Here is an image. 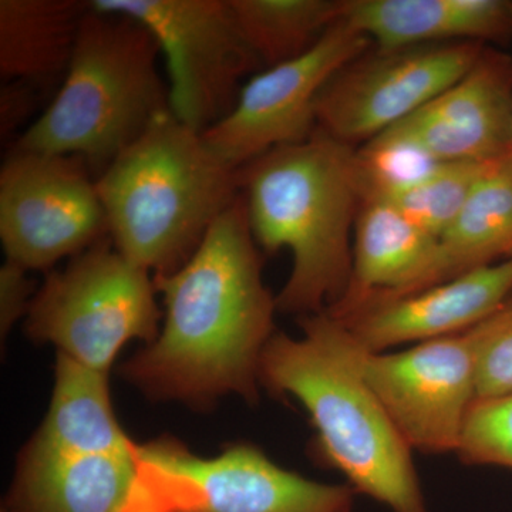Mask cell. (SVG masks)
I'll list each match as a JSON object with an SVG mask.
<instances>
[{"label": "cell", "mask_w": 512, "mask_h": 512, "mask_svg": "<svg viewBox=\"0 0 512 512\" xmlns=\"http://www.w3.org/2000/svg\"><path fill=\"white\" fill-rule=\"evenodd\" d=\"M256 245L239 194L180 269L153 276L164 326L121 367L128 382L150 399L197 409L227 394L258 403L259 362L278 309Z\"/></svg>", "instance_id": "1"}, {"label": "cell", "mask_w": 512, "mask_h": 512, "mask_svg": "<svg viewBox=\"0 0 512 512\" xmlns=\"http://www.w3.org/2000/svg\"><path fill=\"white\" fill-rule=\"evenodd\" d=\"M303 335L274 333L259 362V383L295 397L318 430L323 458L356 493L393 512H429L413 450L363 373L367 350L328 312L299 318Z\"/></svg>", "instance_id": "2"}, {"label": "cell", "mask_w": 512, "mask_h": 512, "mask_svg": "<svg viewBox=\"0 0 512 512\" xmlns=\"http://www.w3.org/2000/svg\"><path fill=\"white\" fill-rule=\"evenodd\" d=\"M356 150L316 128L308 140L274 148L238 170L256 244L268 254H292L291 275L275 296L278 312L316 315L348 289L365 200Z\"/></svg>", "instance_id": "3"}, {"label": "cell", "mask_w": 512, "mask_h": 512, "mask_svg": "<svg viewBox=\"0 0 512 512\" xmlns=\"http://www.w3.org/2000/svg\"><path fill=\"white\" fill-rule=\"evenodd\" d=\"M96 187L114 248L154 275L180 269L241 194L237 168L173 110L106 165Z\"/></svg>", "instance_id": "4"}, {"label": "cell", "mask_w": 512, "mask_h": 512, "mask_svg": "<svg viewBox=\"0 0 512 512\" xmlns=\"http://www.w3.org/2000/svg\"><path fill=\"white\" fill-rule=\"evenodd\" d=\"M156 37L138 20L94 9L80 25L63 86L15 151L107 164L171 110Z\"/></svg>", "instance_id": "5"}, {"label": "cell", "mask_w": 512, "mask_h": 512, "mask_svg": "<svg viewBox=\"0 0 512 512\" xmlns=\"http://www.w3.org/2000/svg\"><path fill=\"white\" fill-rule=\"evenodd\" d=\"M136 478L121 512H352L350 485L285 470L251 444L220 456L192 454L175 439L136 444Z\"/></svg>", "instance_id": "6"}, {"label": "cell", "mask_w": 512, "mask_h": 512, "mask_svg": "<svg viewBox=\"0 0 512 512\" xmlns=\"http://www.w3.org/2000/svg\"><path fill=\"white\" fill-rule=\"evenodd\" d=\"M150 271L120 254L110 238L50 272L35 293L25 329L80 365L109 375L117 353L134 339L160 335L161 313Z\"/></svg>", "instance_id": "7"}, {"label": "cell", "mask_w": 512, "mask_h": 512, "mask_svg": "<svg viewBox=\"0 0 512 512\" xmlns=\"http://www.w3.org/2000/svg\"><path fill=\"white\" fill-rule=\"evenodd\" d=\"M104 12L138 20L160 45L170 73L171 110L207 131L234 110L242 79L261 66L229 0H93Z\"/></svg>", "instance_id": "8"}, {"label": "cell", "mask_w": 512, "mask_h": 512, "mask_svg": "<svg viewBox=\"0 0 512 512\" xmlns=\"http://www.w3.org/2000/svg\"><path fill=\"white\" fill-rule=\"evenodd\" d=\"M110 238L96 181L74 156L15 151L0 171L6 261L43 271Z\"/></svg>", "instance_id": "9"}, {"label": "cell", "mask_w": 512, "mask_h": 512, "mask_svg": "<svg viewBox=\"0 0 512 512\" xmlns=\"http://www.w3.org/2000/svg\"><path fill=\"white\" fill-rule=\"evenodd\" d=\"M485 45L448 42L383 49L372 45L320 93L316 119L328 136L360 147L453 86Z\"/></svg>", "instance_id": "10"}, {"label": "cell", "mask_w": 512, "mask_h": 512, "mask_svg": "<svg viewBox=\"0 0 512 512\" xmlns=\"http://www.w3.org/2000/svg\"><path fill=\"white\" fill-rule=\"evenodd\" d=\"M372 45L340 20L305 55L249 79L234 110L202 136L237 170L274 148L308 140L318 128L316 107L326 84Z\"/></svg>", "instance_id": "11"}, {"label": "cell", "mask_w": 512, "mask_h": 512, "mask_svg": "<svg viewBox=\"0 0 512 512\" xmlns=\"http://www.w3.org/2000/svg\"><path fill=\"white\" fill-rule=\"evenodd\" d=\"M363 373L412 450L457 454L478 400L476 355L467 332L400 352H367Z\"/></svg>", "instance_id": "12"}, {"label": "cell", "mask_w": 512, "mask_h": 512, "mask_svg": "<svg viewBox=\"0 0 512 512\" xmlns=\"http://www.w3.org/2000/svg\"><path fill=\"white\" fill-rule=\"evenodd\" d=\"M437 163H493L512 153V56L485 46L446 92L383 131Z\"/></svg>", "instance_id": "13"}, {"label": "cell", "mask_w": 512, "mask_h": 512, "mask_svg": "<svg viewBox=\"0 0 512 512\" xmlns=\"http://www.w3.org/2000/svg\"><path fill=\"white\" fill-rule=\"evenodd\" d=\"M441 282L440 238L407 220L390 202L367 198L356 218L348 289L326 312L346 320Z\"/></svg>", "instance_id": "14"}, {"label": "cell", "mask_w": 512, "mask_h": 512, "mask_svg": "<svg viewBox=\"0 0 512 512\" xmlns=\"http://www.w3.org/2000/svg\"><path fill=\"white\" fill-rule=\"evenodd\" d=\"M511 296L512 258L380 303L342 322L367 352H387L406 343L467 332L498 311Z\"/></svg>", "instance_id": "15"}, {"label": "cell", "mask_w": 512, "mask_h": 512, "mask_svg": "<svg viewBox=\"0 0 512 512\" xmlns=\"http://www.w3.org/2000/svg\"><path fill=\"white\" fill-rule=\"evenodd\" d=\"M342 19L383 49L512 37L507 0H343Z\"/></svg>", "instance_id": "16"}, {"label": "cell", "mask_w": 512, "mask_h": 512, "mask_svg": "<svg viewBox=\"0 0 512 512\" xmlns=\"http://www.w3.org/2000/svg\"><path fill=\"white\" fill-rule=\"evenodd\" d=\"M134 450L57 456L26 447L5 512H121L136 478Z\"/></svg>", "instance_id": "17"}, {"label": "cell", "mask_w": 512, "mask_h": 512, "mask_svg": "<svg viewBox=\"0 0 512 512\" xmlns=\"http://www.w3.org/2000/svg\"><path fill=\"white\" fill-rule=\"evenodd\" d=\"M134 444L114 414L107 373L57 353L49 412L26 447L37 453L82 456L126 453Z\"/></svg>", "instance_id": "18"}, {"label": "cell", "mask_w": 512, "mask_h": 512, "mask_svg": "<svg viewBox=\"0 0 512 512\" xmlns=\"http://www.w3.org/2000/svg\"><path fill=\"white\" fill-rule=\"evenodd\" d=\"M90 2L0 0V73L37 82L69 67Z\"/></svg>", "instance_id": "19"}, {"label": "cell", "mask_w": 512, "mask_h": 512, "mask_svg": "<svg viewBox=\"0 0 512 512\" xmlns=\"http://www.w3.org/2000/svg\"><path fill=\"white\" fill-rule=\"evenodd\" d=\"M441 242V279L512 258V153L487 165Z\"/></svg>", "instance_id": "20"}, {"label": "cell", "mask_w": 512, "mask_h": 512, "mask_svg": "<svg viewBox=\"0 0 512 512\" xmlns=\"http://www.w3.org/2000/svg\"><path fill=\"white\" fill-rule=\"evenodd\" d=\"M242 35L261 63L305 55L342 20L343 0H229Z\"/></svg>", "instance_id": "21"}, {"label": "cell", "mask_w": 512, "mask_h": 512, "mask_svg": "<svg viewBox=\"0 0 512 512\" xmlns=\"http://www.w3.org/2000/svg\"><path fill=\"white\" fill-rule=\"evenodd\" d=\"M488 164L470 161L440 164L419 183L382 200L390 202L417 227L441 238L463 210Z\"/></svg>", "instance_id": "22"}, {"label": "cell", "mask_w": 512, "mask_h": 512, "mask_svg": "<svg viewBox=\"0 0 512 512\" xmlns=\"http://www.w3.org/2000/svg\"><path fill=\"white\" fill-rule=\"evenodd\" d=\"M457 456L467 466L512 470V393L474 403Z\"/></svg>", "instance_id": "23"}, {"label": "cell", "mask_w": 512, "mask_h": 512, "mask_svg": "<svg viewBox=\"0 0 512 512\" xmlns=\"http://www.w3.org/2000/svg\"><path fill=\"white\" fill-rule=\"evenodd\" d=\"M467 333L476 355L478 399L512 393V296Z\"/></svg>", "instance_id": "24"}, {"label": "cell", "mask_w": 512, "mask_h": 512, "mask_svg": "<svg viewBox=\"0 0 512 512\" xmlns=\"http://www.w3.org/2000/svg\"><path fill=\"white\" fill-rule=\"evenodd\" d=\"M22 266L6 261L0 268V333L8 335L22 316L28 315L35 284Z\"/></svg>", "instance_id": "25"}, {"label": "cell", "mask_w": 512, "mask_h": 512, "mask_svg": "<svg viewBox=\"0 0 512 512\" xmlns=\"http://www.w3.org/2000/svg\"><path fill=\"white\" fill-rule=\"evenodd\" d=\"M28 86V82L3 84L0 92V123L3 134L10 133L32 109L33 93Z\"/></svg>", "instance_id": "26"}]
</instances>
